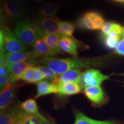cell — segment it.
I'll return each instance as SVG.
<instances>
[{
	"label": "cell",
	"instance_id": "obj_22",
	"mask_svg": "<svg viewBox=\"0 0 124 124\" xmlns=\"http://www.w3.org/2000/svg\"><path fill=\"white\" fill-rule=\"evenodd\" d=\"M75 24L69 21H61L60 25L61 35L66 36L72 37L75 29Z\"/></svg>",
	"mask_w": 124,
	"mask_h": 124
},
{
	"label": "cell",
	"instance_id": "obj_38",
	"mask_svg": "<svg viewBox=\"0 0 124 124\" xmlns=\"http://www.w3.org/2000/svg\"><path fill=\"white\" fill-rule=\"evenodd\" d=\"M123 2H124V0H123Z\"/></svg>",
	"mask_w": 124,
	"mask_h": 124
},
{
	"label": "cell",
	"instance_id": "obj_26",
	"mask_svg": "<svg viewBox=\"0 0 124 124\" xmlns=\"http://www.w3.org/2000/svg\"><path fill=\"white\" fill-rule=\"evenodd\" d=\"M90 13L95 30L101 29L105 23L102 16L97 12H90Z\"/></svg>",
	"mask_w": 124,
	"mask_h": 124
},
{
	"label": "cell",
	"instance_id": "obj_3",
	"mask_svg": "<svg viewBox=\"0 0 124 124\" xmlns=\"http://www.w3.org/2000/svg\"><path fill=\"white\" fill-rule=\"evenodd\" d=\"M40 31L36 23L30 20L20 21L15 28V35L26 46H33L40 38Z\"/></svg>",
	"mask_w": 124,
	"mask_h": 124
},
{
	"label": "cell",
	"instance_id": "obj_36",
	"mask_svg": "<svg viewBox=\"0 0 124 124\" xmlns=\"http://www.w3.org/2000/svg\"><path fill=\"white\" fill-rule=\"evenodd\" d=\"M116 1H119V2H123V0H114Z\"/></svg>",
	"mask_w": 124,
	"mask_h": 124
},
{
	"label": "cell",
	"instance_id": "obj_28",
	"mask_svg": "<svg viewBox=\"0 0 124 124\" xmlns=\"http://www.w3.org/2000/svg\"><path fill=\"white\" fill-rule=\"evenodd\" d=\"M123 28L117 23H114L111 28V30L108 36L112 38H120L121 36Z\"/></svg>",
	"mask_w": 124,
	"mask_h": 124
},
{
	"label": "cell",
	"instance_id": "obj_16",
	"mask_svg": "<svg viewBox=\"0 0 124 124\" xmlns=\"http://www.w3.org/2000/svg\"><path fill=\"white\" fill-rule=\"evenodd\" d=\"M20 106L24 111L29 113V114L36 116L37 117L40 118L43 121L46 122V124H54L49 121L46 120V118L39 111L38 105H37L36 102L34 99L31 98L25 101L24 102L20 103Z\"/></svg>",
	"mask_w": 124,
	"mask_h": 124
},
{
	"label": "cell",
	"instance_id": "obj_24",
	"mask_svg": "<svg viewBox=\"0 0 124 124\" xmlns=\"http://www.w3.org/2000/svg\"><path fill=\"white\" fill-rule=\"evenodd\" d=\"M36 67L32 66L29 68L25 73L21 76L20 80L28 83H35V78Z\"/></svg>",
	"mask_w": 124,
	"mask_h": 124
},
{
	"label": "cell",
	"instance_id": "obj_10",
	"mask_svg": "<svg viewBox=\"0 0 124 124\" xmlns=\"http://www.w3.org/2000/svg\"><path fill=\"white\" fill-rule=\"evenodd\" d=\"M24 111L20 106L8 108L1 112L0 124H17Z\"/></svg>",
	"mask_w": 124,
	"mask_h": 124
},
{
	"label": "cell",
	"instance_id": "obj_37",
	"mask_svg": "<svg viewBox=\"0 0 124 124\" xmlns=\"http://www.w3.org/2000/svg\"><path fill=\"white\" fill-rule=\"evenodd\" d=\"M120 75H121L124 76V74H120Z\"/></svg>",
	"mask_w": 124,
	"mask_h": 124
},
{
	"label": "cell",
	"instance_id": "obj_31",
	"mask_svg": "<svg viewBox=\"0 0 124 124\" xmlns=\"http://www.w3.org/2000/svg\"><path fill=\"white\" fill-rule=\"evenodd\" d=\"M115 49L116 52L118 55H124V38L119 41Z\"/></svg>",
	"mask_w": 124,
	"mask_h": 124
},
{
	"label": "cell",
	"instance_id": "obj_8",
	"mask_svg": "<svg viewBox=\"0 0 124 124\" xmlns=\"http://www.w3.org/2000/svg\"><path fill=\"white\" fill-rule=\"evenodd\" d=\"M35 22L42 30L51 33L61 35L60 25L61 21L58 18L38 16Z\"/></svg>",
	"mask_w": 124,
	"mask_h": 124
},
{
	"label": "cell",
	"instance_id": "obj_11",
	"mask_svg": "<svg viewBox=\"0 0 124 124\" xmlns=\"http://www.w3.org/2000/svg\"><path fill=\"white\" fill-rule=\"evenodd\" d=\"M61 36L62 35H56L46 32L41 29L39 39L43 40L56 54H63V51L60 47Z\"/></svg>",
	"mask_w": 124,
	"mask_h": 124
},
{
	"label": "cell",
	"instance_id": "obj_15",
	"mask_svg": "<svg viewBox=\"0 0 124 124\" xmlns=\"http://www.w3.org/2000/svg\"><path fill=\"white\" fill-rule=\"evenodd\" d=\"M36 85L37 94L36 98L51 94H58V86L55 83L47 80H41L37 83Z\"/></svg>",
	"mask_w": 124,
	"mask_h": 124
},
{
	"label": "cell",
	"instance_id": "obj_32",
	"mask_svg": "<svg viewBox=\"0 0 124 124\" xmlns=\"http://www.w3.org/2000/svg\"><path fill=\"white\" fill-rule=\"evenodd\" d=\"M23 7H25L30 4V0H11Z\"/></svg>",
	"mask_w": 124,
	"mask_h": 124
},
{
	"label": "cell",
	"instance_id": "obj_18",
	"mask_svg": "<svg viewBox=\"0 0 124 124\" xmlns=\"http://www.w3.org/2000/svg\"><path fill=\"white\" fill-rule=\"evenodd\" d=\"M33 51L38 55L39 58L46 57H53L56 55L50 47L43 40L39 39L32 46Z\"/></svg>",
	"mask_w": 124,
	"mask_h": 124
},
{
	"label": "cell",
	"instance_id": "obj_9",
	"mask_svg": "<svg viewBox=\"0 0 124 124\" xmlns=\"http://www.w3.org/2000/svg\"><path fill=\"white\" fill-rule=\"evenodd\" d=\"M35 65L33 62H24L9 64V81L12 85H16L20 78L29 68Z\"/></svg>",
	"mask_w": 124,
	"mask_h": 124
},
{
	"label": "cell",
	"instance_id": "obj_17",
	"mask_svg": "<svg viewBox=\"0 0 124 124\" xmlns=\"http://www.w3.org/2000/svg\"><path fill=\"white\" fill-rule=\"evenodd\" d=\"M57 85L58 86V95L60 96L75 95L81 92L82 90L79 84L75 82H69Z\"/></svg>",
	"mask_w": 124,
	"mask_h": 124
},
{
	"label": "cell",
	"instance_id": "obj_21",
	"mask_svg": "<svg viewBox=\"0 0 124 124\" xmlns=\"http://www.w3.org/2000/svg\"><path fill=\"white\" fill-rule=\"evenodd\" d=\"M17 124H46V122L33 114L24 111Z\"/></svg>",
	"mask_w": 124,
	"mask_h": 124
},
{
	"label": "cell",
	"instance_id": "obj_12",
	"mask_svg": "<svg viewBox=\"0 0 124 124\" xmlns=\"http://www.w3.org/2000/svg\"><path fill=\"white\" fill-rule=\"evenodd\" d=\"M83 93L93 104L99 105L102 104L105 100V95L100 86L89 87L83 89Z\"/></svg>",
	"mask_w": 124,
	"mask_h": 124
},
{
	"label": "cell",
	"instance_id": "obj_14",
	"mask_svg": "<svg viewBox=\"0 0 124 124\" xmlns=\"http://www.w3.org/2000/svg\"><path fill=\"white\" fill-rule=\"evenodd\" d=\"M81 74V71L79 69L68 71L61 75H58L52 83L56 85L63 84V83H69V82H75V83H79Z\"/></svg>",
	"mask_w": 124,
	"mask_h": 124
},
{
	"label": "cell",
	"instance_id": "obj_4",
	"mask_svg": "<svg viewBox=\"0 0 124 124\" xmlns=\"http://www.w3.org/2000/svg\"><path fill=\"white\" fill-rule=\"evenodd\" d=\"M109 79V76L103 74L99 70L89 69L82 72L79 84L82 89H85L89 87L100 86L102 82Z\"/></svg>",
	"mask_w": 124,
	"mask_h": 124
},
{
	"label": "cell",
	"instance_id": "obj_2",
	"mask_svg": "<svg viewBox=\"0 0 124 124\" xmlns=\"http://www.w3.org/2000/svg\"><path fill=\"white\" fill-rule=\"evenodd\" d=\"M1 54H15L27 51V46L7 26L0 31Z\"/></svg>",
	"mask_w": 124,
	"mask_h": 124
},
{
	"label": "cell",
	"instance_id": "obj_25",
	"mask_svg": "<svg viewBox=\"0 0 124 124\" xmlns=\"http://www.w3.org/2000/svg\"><path fill=\"white\" fill-rule=\"evenodd\" d=\"M37 67L42 71L45 76V79L48 81L53 82L58 76V74L44 65H38Z\"/></svg>",
	"mask_w": 124,
	"mask_h": 124
},
{
	"label": "cell",
	"instance_id": "obj_33",
	"mask_svg": "<svg viewBox=\"0 0 124 124\" xmlns=\"http://www.w3.org/2000/svg\"><path fill=\"white\" fill-rule=\"evenodd\" d=\"M101 124H114V122L111 121H102Z\"/></svg>",
	"mask_w": 124,
	"mask_h": 124
},
{
	"label": "cell",
	"instance_id": "obj_29",
	"mask_svg": "<svg viewBox=\"0 0 124 124\" xmlns=\"http://www.w3.org/2000/svg\"><path fill=\"white\" fill-rule=\"evenodd\" d=\"M10 83L9 75H0V91L2 92Z\"/></svg>",
	"mask_w": 124,
	"mask_h": 124
},
{
	"label": "cell",
	"instance_id": "obj_7",
	"mask_svg": "<svg viewBox=\"0 0 124 124\" xmlns=\"http://www.w3.org/2000/svg\"><path fill=\"white\" fill-rule=\"evenodd\" d=\"M1 55L4 57L9 65L24 62H33L36 65L37 64V60L39 58L34 51H27L15 54H1Z\"/></svg>",
	"mask_w": 124,
	"mask_h": 124
},
{
	"label": "cell",
	"instance_id": "obj_30",
	"mask_svg": "<svg viewBox=\"0 0 124 124\" xmlns=\"http://www.w3.org/2000/svg\"><path fill=\"white\" fill-rule=\"evenodd\" d=\"M113 24H114V23L112 22H108V21H107V22H105L103 26L102 27L101 31L102 33H103V35L105 36H108V33H110L111 30V28H112Z\"/></svg>",
	"mask_w": 124,
	"mask_h": 124
},
{
	"label": "cell",
	"instance_id": "obj_5",
	"mask_svg": "<svg viewBox=\"0 0 124 124\" xmlns=\"http://www.w3.org/2000/svg\"><path fill=\"white\" fill-rule=\"evenodd\" d=\"M5 19L8 21H20L24 18L26 10L21 7L11 0H7L3 5Z\"/></svg>",
	"mask_w": 124,
	"mask_h": 124
},
{
	"label": "cell",
	"instance_id": "obj_35",
	"mask_svg": "<svg viewBox=\"0 0 124 124\" xmlns=\"http://www.w3.org/2000/svg\"><path fill=\"white\" fill-rule=\"evenodd\" d=\"M121 36L123 37L124 38V28H123V30H122V34H121Z\"/></svg>",
	"mask_w": 124,
	"mask_h": 124
},
{
	"label": "cell",
	"instance_id": "obj_23",
	"mask_svg": "<svg viewBox=\"0 0 124 124\" xmlns=\"http://www.w3.org/2000/svg\"><path fill=\"white\" fill-rule=\"evenodd\" d=\"M101 121L93 120L80 111H77L75 114V121L74 124H101Z\"/></svg>",
	"mask_w": 124,
	"mask_h": 124
},
{
	"label": "cell",
	"instance_id": "obj_19",
	"mask_svg": "<svg viewBox=\"0 0 124 124\" xmlns=\"http://www.w3.org/2000/svg\"><path fill=\"white\" fill-rule=\"evenodd\" d=\"M59 9L60 6L55 2H49L43 4L39 9V16L54 17L58 14Z\"/></svg>",
	"mask_w": 124,
	"mask_h": 124
},
{
	"label": "cell",
	"instance_id": "obj_27",
	"mask_svg": "<svg viewBox=\"0 0 124 124\" xmlns=\"http://www.w3.org/2000/svg\"><path fill=\"white\" fill-rule=\"evenodd\" d=\"M102 39H103L104 45L107 48L114 49H116L117 44H118L120 38H112L108 36L103 35Z\"/></svg>",
	"mask_w": 124,
	"mask_h": 124
},
{
	"label": "cell",
	"instance_id": "obj_6",
	"mask_svg": "<svg viewBox=\"0 0 124 124\" xmlns=\"http://www.w3.org/2000/svg\"><path fill=\"white\" fill-rule=\"evenodd\" d=\"M86 45L72 37L61 36L60 47L62 50L73 58H78V50L79 49H86Z\"/></svg>",
	"mask_w": 124,
	"mask_h": 124
},
{
	"label": "cell",
	"instance_id": "obj_20",
	"mask_svg": "<svg viewBox=\"0 0 124 124\" xmlns=\"http://www.w3.org/2000/svg\"><path fill=\"white\" fill-rule=\"evenodd\" d=\"M77 25L83 30H95V28L91 20L90 12L85 13L79 18L77 22Z\"/></svg>",
	"mask_w": 124,
	"mask_h": 124
},
{
	"label": "cell",
	"instance_id": "obj_34",
	"mask_svg": "<svg viewBox=\"0 0 124 124\" xmlns=\"http://www.w3.org/2000/svg\"><path fill=\"white\" fill-rule=\"evenodd\" d=\"M32 1H34V2H36V3H40V2H43V1H44V0H32Z\"/></svg>",
	"mask_w": 124,
	"mask_h": 124
},
{
	"label": "cell",
	"instance_id": "obj_13",
	"mask_svg": "<svg viewBox=\"0 0 124 124\" xmlns=\"http://www.w3.org/2000/svg\"><path fill=\"white\" fill-rule=\"evenodd\" d=\"M15 86L16 85H12L9 83L8 86L0 95V110L1 112H2L9 108L13 101L15 97Z\"/></svg>",
	"mask_w": 124,
	"mask_h": 124
},
{
	"label": "cell",
	"instance_id": "obj_1",
	"mask_svg": "<svg viewBox=\"0 0 124 124\" xmlns=\"http://www.w3.org/2000/svg\"><path fill=\"white\" fill-rule=\"evenodd\" d=\"M108 56L95 58H58L54 57L41 58L37 60V64L40 63L47 67L58 75L72 70L90 69L93 67H101L108 63Z\"/></svg>",
	"mask_w": 124,
	"mask_h": 124
}]
</instances>
